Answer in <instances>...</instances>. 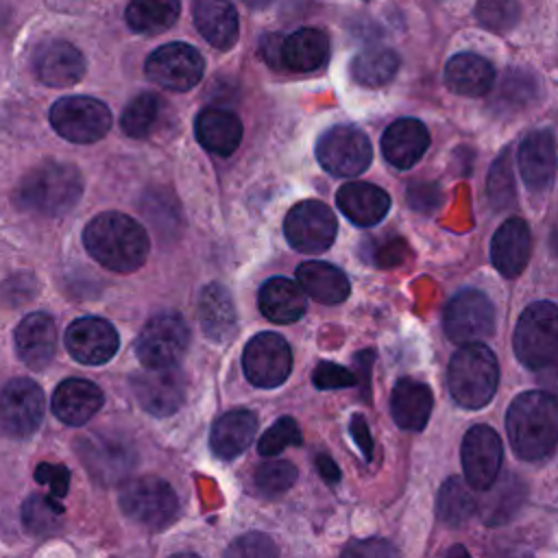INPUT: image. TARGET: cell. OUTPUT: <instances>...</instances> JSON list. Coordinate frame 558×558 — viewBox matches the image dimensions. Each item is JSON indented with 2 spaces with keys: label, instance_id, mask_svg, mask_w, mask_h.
Wrapping results in <instances>:
<instances>
[{
  "label": "cell",
  "instance_id": "bcb514c9",
  "mask_svg": "<svg viewBox=\"0 0 558 558\" xmlns=\"http://www.w3.org/2000/svg\"><path fill=\"white\" fill-rule=\"evenodd\" d=\"M312 381L316 388L320 390H333V388H349V386H355L357 377L340 366V364H333V362H320L314 373H312Z\"/></svg>",
  "mask_w": 558,
  "mask_h": 558
},
{
  "label": "cell",
  "instance_id": "30bf717a",
  "mask_svg": "<svg viewBox=\"0 0 558 558\" xmlns=\"http://www.w3.org/2000/svg\"><path fill=\"white\" fill-rule=\"evenodd\" d=\"M316 159L333 177H355L368 168L373 148L360 129L340 124L318 137Z\"/></svg>",
  "mask_w": 558,
  "mask_h": 558
},
{
  "label": "cell",
  "instance_id": "ffe728a7",
  "mask_svg": "<svg viewBox=\"0 0 558 558\" xmlns=\"http://www.w3.org/2000/svg\"><path fill=\"white\" fill-rule=\"evenodd\" d=\"M13 338L15 353L28 368L41 371L52 362L57 351V327L48 314L35 312L24 316L15 327Z\"/></svg>",
  "mask_w": 558,
  "mask_h": 558
},
{
  "label": "cell",
  "instance_id": "7bdbcfd3",
  "mask_svg": "<svg viewBox=\"0 0 558 558\" xmlns=\"http://www.w3.org/2000/svg\"><path fill=\"white\" fill-rule=\"evenodd\" d=\"M521 488L523 486H512L510 482L506 484V480L495 488V493L499 495L497 499L488 497L482 506V517L486 521V525H499L501 521L510 519V514L519 508L521 501Z\"/></svg>",
  "mask_w": 558,
  "mask_h": 558
},
{
  "label": "cell",
  "instance_id": "681fc988",
  "mask_svg": "<svg viewBox=\"0 0 558 558\" xmlns=\"http://www.w3.org/2000/svg\"><path fill=\"white\" fill-rule=\"evenodd\" d=\"M408 198H410V205L414 209L429 211V209H434L438 205L440 190L436 185H432V183H414L408 190Z\"/></svg>",
  "mask_w": 558,
  "mask_h": 558
},
{
  "label": "cell",
  "instance_id": "ba28073f",
  "mask_svg": "<svg viewBox=\"0 0 558 558\" xmlns=\"http://www.w3.org/2000/svg\"><path fill=\"white\" fill-rule=\"evenodd\" d=\"M50 124L68 142L92 144L109 133L111 113L92 96H65L52 105Z\"/></svg>",
  "mask_w": 558,
  "mask_h": 558
},
{
  "label": "cell",
  "instance_id": "7dc6e473",
  "mask_svg": "<svg viewBox=\"0 0 558 558\" xmlns=\"http://www.w3.org/2000/svg\"><path fill=\"white\" fill-rule=\"evenodd\" d=\"M340 558H401L397 547L381 538H364L344 547Z\"/></svg>",
  "mask_w": 558,
  "mask_h": 558
},
{
  "label": "cell",
  "instance_id": "8992f818",
  "mask_svg": "<svg viewBox=\"0 0 558 558\" xmlns=\"http://www.w3.org/2000/svg\"><path fill=\"white\" fill-rule=\"evenodd\" d=\"M120 508L131 521L148 530H161L177 519L179 497L168 482L142 475L122 486Z\"/></svg>",
  "mask_w": 558,
  "mask_h": 558
},
{
  "label": "cell",
  "instance_id": "60d3db41",
  "mask_svg": "<svg viewBox=\"0 0 558 558\" xmlns=\"http://www.w3.org/2000/svg\"><path fill=\"white\" fill-rule=\"evenodd\" d=\"M303 442L299 423L292 416H281L272 427L264 432V436L257 442V451L266 458L279 456L286 447H299Z\"/></svg>",
  "mask_w": 558,
  "mask_h": 558
},
{
  "label": "cell",
  "instance_id": "2e32d148",
  "mask_svg": "<svg viewBox=\"0 0 558 558\" xmlns=\"http://www.w3.org/2000/svg\"><path fill=\"white\" fill-rule=\"evenodd\" d=\"M464 480L475 490H488L501 469L504 445L499 434L488 425L471 427L462 438Z\"/></svg>",
  "mask_w": 558,
  "mask_h": 558
},
{
  "label": "cell",
  "instance_id": "6da1fadb",
  "mask_svg": "<svg viewBox=\"0 0 558 558\" xmlns=\"http://www.w3.org/2000/svg\"><path fill=\"white\" fill-rule=\"evenodd\" d=\"M87 253L109 270L133 272L148 257V233L131 216L120 211H102L83 229Z\"/></svg>",
  "mask_w": 558,
  "mask_h": 558
},
{
  "label": "cell",
  "instance_id": "3957f363",
  "mask_svg": "<svg viewBox=\"0 0 558 558\" xmlns=\"http://www.w3.org/2000/svg\"><path fill=\"white\" fill-rule=\"evenodd\" d=\"M83 181L72 163L46 161L33 168L20 183L17 198L24 209L57 218L68 214L81 198Z\"/></svg>",
  "mask_w": 558,
  "mask_h": 558
},
{
  "label": "cell",
  "instance_id": "cb8c5ba5",
  "mask_svg": "<svg viewBox=\"0 0 558 558\" xmlns=\"http://www.w3.org/2000/svg\"><path fill=\"white\" fill-rule=\"evenodd\" d=\"M102 390L89 379H65L52 395L54 416L72 427L87 423L102 408Z\"/></svg>",
  "mask_w": 558,
  "mask_h": 558
},
{
  "label": "cell",
  "instance_id": "5b68a950",
  "mask_svg": "<svg viewBox=\"0 0 558 558\" xmlns=\"http://www.w3.org/2000/svg\"><path fill=\"white\" fill-rule=\"evenodd\" d=\"M514 353L523 366L538 371L558 355V305L536 301L523 310L514 327Z\"/></svg>",
  "mask_w": 558,
  "mask_h": 558
},
{
  "label": "cell",
  "instance_id": "b9f144b4",
  "mask_svg": "<svg viewBox=\"0 0 558 558\" xmlns=\"http://www.w3.org/2000/svg\"><path fill=\"white\" fill-rule=\"evenodd\" d=\"M296 482V466L288 460H268L255 469V486L266 495L286 493Z\"/></svg>",
  "mask_w": 558,
  "mask_h": 558
},
{
  "label": "cell",
  "instance_id": "f1b7e54d",
  "mask_svg": "<svg viewBox=\"0 0 558 558\" xmlns=\"http://www.w3.org/2000/svg\"><path fill=\"white\" fill-rule=\"evenodd\" d=\"M495 81V68L488 59L473 54V52H460L453 54L447 61L445 68V83L451 92L460 96H484L493 87Z\"/></svg>",
  "mask_w": 558,
  "mask_h": 558
},
{
  "label": "cell",
  "instance_id": "603a6c76",
  "mask_svg": "<svg viewBox=\"0 0 558 558\" xmlns=\"http://www.w3.org/2000/svg\"><path fill=\"white\" fill-rule=\"evenodd\" d=\"M427 146H429V133L425 124L414 118H401L392 122L381 135L384 159L399 170H408L414 163H418Z\"/></svg>",
  "mask_w": 558,
  "mask_h": 558
},
{
  "label": "cell",
  "instance_id": "4316f807",
  "mask_svg": "<svg viewBox=\"0 0 558 558\" xmlns=\"http://www.w3.org/2000/svg\"><path fill=\"white\" fill-rule=\"evenodd\" d=\"M257 432V416L251 410H231L218 416L211 425L209 447L222 460L238 458Z\"/></svg>",
  "mask_w": 558,
  "mask_h": 558
},
{
  "label": "cell",
  "instance_id": "d590c367",
  "mask_svg": "<svg viewBox=\"0 0 558 558\" xmlns=\"http://www.w3.org/2000/svg\"><path fill=\"white\" fill-rule=\"evenodd\" d=\"M399 70V54L390 48H366L351 61V76L364 87L386 85Z\"/></svg>",
  "mask_w": 558,
  "mask_h": 558
},
{
  "label": "cell",
  "instance_id": "4fadbf2b",
  "mask_svg": "<svg viewBox=\"0 0 558 558\" xmlns=\"http://www.w3.org/2000/svg\"><path fill=\"white\" fill-rule=\"evenodd\" d=\"M338 222L333 211L320 201L296 203L283 220V233L292 248L301 253H323L333 244Z\"/></svg>",
  "mask_w": 558,
  "mask_h": 558
},
{
  "label": "cell",
  "instance_id": "816d5d0a",
  "mask_svg": "<svg viewBox=\"0 0 558 558\" xmlns=\"http://www.w3.org/2000/svg\"><path fill=\"white\" fill-rule=\"evenodd\" d=\"M543 392H549L551 397H558V355L554 360H549L545 366H541L538 371H534Z\"/></svg>",
  "mask_w": 558,
  "mask_h": 558
},
{
  "label": "cell",
  "instance_id": "f35d334b",
  "mask_svg": "<svg viewBox=\"0 0 558 558\" xmlns=\"http://www.w3.org/2000/svg\"><path fill=\"white\" fill-rule=\"evenodd\" d=\"M63 508L52 495H31L22 506V523L31 534L44 536L59 527Z\"/></svg>",
  "mask_w": 558,
  "mask_h": 558
},
{
  "label": "cell",
  "instance_id": "e575fe53",
  "mask_svg": "<svg viewBox=\"0 0 558 558\" xmlns=\"http://www.w3.org/2000/svg\"><path fill=\"white\" fill-rule=\"evenodd\" d=\"M179 11V0H131L126 7V24L135 33L159 35L177 22Z\"/></svg>",
  "mask_w": 558,
  "mask_h": 558
},
{
  "label": "cell",
  "instance_id": "f907efd6",
  "mask_svg": "<svg viewBox=\"0 0 558 558\" xmlns=\"http://www.w3.org/2000/svg\"><path fill=\"white\" fill-rule=\"evenodd\" d=\"M349 429H351V436H353V440L357 442L360 451L364 453V458L371 460V456H373V438H371V432H368V425H366L364 416H362V414H355V416L351 418Z\"/></svg>",
  "mask_w": 558,
  "mask_h": 558
},
{
  "label": "cell",
  "instance_id": "5bb4252c",
  "mask_svg": "<svg viewBox=\"0 0 558 558\" xmlns=\"http://www.w3.org/2000/svg\"><path fill=\"white\" fill-rule=\"evenodd\" d=\"M242 368L246 379L257 388L281 386L292 371L290 344L272 331L253 336L242 353Z\"/></svg>",
  "mask_w": 558,
  "mask_h": 558
},
{
  "label": "cell",
  "instance_id": "4dcf8cb0",
  "mask_svg": "<svg viewBox=\"0 0 558 558\" xmlns=\"http://www.w3.org/2000/svg\"><path fill=\"white\" fill-rule=\"evenodd\" d=\"M194 24L198 33L220 50H229L240 33L238 13L229 0L194 2Z\"/></svg>",
  "mask_w": 558,
  "mask_h": 558
},
{
  "label": "cell",
  "instance_id": "7a4b0ae2",
  "mask_svg": "<svg viewBox=\"0 0 558 558\" xmlns=\"http://www.w3.org/2000/svg\"><path fill=\"white\" fill-rule=\"evenodd\" d=\"M506 432L510 447L523 460H541L558 447V399L543 390H530L508 408Z\"/></svg>",
  "mask_w": 558,
  "mask_h": 558
},
{
  "label": "cell",
  "instance_id": "836d02e7",
  "mask_svg": "<svg viewBox=\"0 0 558 558\" xmlns=\"http://www.w3.org/2000/svg\"><path fill=\"white\" fill-rule=\"evenodd\" d=\"M296 279L305 294H310L314 301L325 303V305L342 303L351 292L347 275L327 262L301 264L296 268Z\"/></svg>",
  "mask_w": 558,
  "mask_h": 558
},
{
  "label": "cell",
  "instance_id": "d4e9b609",
  "mask_svg": "<svg viewBox=\"0 0 558 558\" xmlns=\"http://www.w3.org/2000/svg\"><path fill=\"white\" fill-rule=\"evenodd\" d=\"M336 203L340 211L357 227L377 225L390 209L388 192L366 181L344 183L336 194Z\"/></svg>",
  "mask_w": 558,
  "mask_h": 558
},
{
  "label": "cell",
  "instance_id": "d6a6232c",
  "mask_svg": "<svg viewBox=\"0 0 558 558\" xmlns=\"http://www.w3.org/2000/svg\"><path fill=\"white\" fill-rule=\"evenodd\" d=\"M198 320L211 342H227L235 333V307L220 283H209L198 296Z\"/></svg>",
  "mask_w": 558,
  "mask_h": 558
},
{
  "label": "cell",
  "instance_id": "db71d44e",
  "mask_svg": "<svg viewBox=\"0 0 558 558\" xmlns=\"http://www.w3.org/2000/svg\"><path fill=\"white\" fill-rule=\"evenodd\" d=\"M445 558H471V556H469V551H466L462 545H453V547L445 554Z\"/></svg>",
  "mask_w": 558,
  "mask_h": 558
},
{
  "label": "cell",
  "instance_id": "277c9868",
  "mask_svg": "<svg viewBox=\"0 0 558 558\" xmlns=\"http://www.w3.org/2000/svg\"><path fill=\"white\" fill-rule=\"evenodd\" d=\"M449 392L469 410L484 408L497 390L499 364L484 342L462 344L449 360Z\"/></svg>",
  "mask_w": 558,
  "mask_h": 558
},
{
  "label": "cell",
  "instance_id": "c3c4849f",
  "mask_svg": "<svg viewBox=\"0 0 558 558\" xmlns=\"http://www.w3.org/2000/svg\"><path fill=\"white\" fill-rule=\"evenodd\" d=\"M35 480L44 486H48L50 495L61 499L65 493H68V486H70V473L63 464H50V462H44L37 466L35 471Z\"/></svg>",
  "mask_w": 558,
  "mask_h": 558
},
{
  "label": "cell",
  "instance_id": "83f0119b",
  "mask_svg": "<svg viewBox=\"0 0 558 558\" xmlns=\"http://www.w3.org/2000/svg\"><path fill=\"white\" fill-rule=\"evenodd\" d=\"M196 140L203 148H207L214 155H231L242 140V122L235 113L220 109V107H207L196 116L194 122Z\"/></svg>",
  "mask_w": 558,
  "mask_h": 558
},
{
  "label": "cell",
  "instance_id": "ac0fdd59",
  "mask_svg": "<svg viewBox=\"0 0 558 558\" xmlns=\"http://www.w3.org/2000/svg\"><path fill=\"white\" fill-rule=\"evenodd\" d=\"M131 390L137 403L155 414L170 416L174 414L185 399L183 375L177 366L172 368H144L131 377Z\"/></svg>",
  "mask_w": 558,
  "mask_h": 558
},
{
  "label": "cell",
  "instance_id": "ee69618b",
  "mask_svg": "<svg viewBox=\"0 0 558 558\" xmlns=\"http://www.w3.org/2000/svg\"><path fill=\"white\" fill-rule=\"evenodd\" d=\"M275 541L264 532H246L238 536L225 551L222 558H277Z\"/></svg>",
  "mask_w": 558,
  "mask_h": 558
},
{
  "label": "cell",
  "instance_id": "8fae6325",
  "mask_svg": "<svg viewBox=\"0 0 558 558\" xmlns=\"http://www.w3.org/2000/svg\"><path fill=\"white\" fill-rule=\"evenodd\" d=\"M144 72L153 83L163 89L187 92L203 78L205 61L194 46L183 41H170L148 54Z\"/></svg>",
  "mask_w": 558,
  "mask_h": 558
},
{
  "label": "cell",
  "instance_id": "52a82bcc",
  "mask_svg": "<svg viewBox=\"0 0 558 558\" xmlns=\"http://www.w3.org/2000/svg\"><path fill=\"white\" fill-rule=\"evenodd\" d=\"M187 323L174 312H161L142 327L135 340V353L144 368H172L187 351Z\"/></svg>",
  "mask_w": 558,
  "mask_h": 558
},
{
  "label": "cell",
  "instance_id": "74e56055",
  "mask_svg": "<svg viewBox=\"0 0 558 558\" xmlns=\"http://www.w3.org/2000/svg\"><path fill=\"white\" fill-rule=\"evenodd\" d=\"M159 118V98L142 92L126 102L120 116V126L129 137H146Z\"/></svg>",
  "mask_w": 558,
  "mask_h": 558
},
{
  "label": "cell",
  "instance_id": "9c48e42d",
  "mask_svg": "<svg viewBox=\"0 0 558 558\" xmlns=\"http://www.w3.org/2000/svg\"><path fill=\"white\" fill-rule=\"evenodd\" d=\"M442 327L447 338L458 344L480 342L495 331V307L484 292L464 288L449 299Z\"/></svg>",
  "mask_w": 558,
  "mask_h": 558
},
{
  "label": "cell",
  "instance_id": "9a60e30c",
  "mask_svg": "<svg viewBox=\"0 0 558 558\" xmlns=\"http://www.w3.org/2000/svg\"><path fill=\"white\" fill-rule=\"evenodd\" d=\"M76 451L89 477L102 486L122 482L135 464L133 447L118 436L89 434L76 442Z\"/></svg>",
  "mask_w": 558,
  "mask_h": 558
},
{
  "label": "cell",
  "instance_id": "ab89813d",
  "mask_svg": "<svg viewBox=\"0 0 558 558\" xmlns=\"http://www.w3.org/2000/svg\"><path fill=\"white\" fill-rule=\"evenodd\" d=\"M475 17L493 33H506L517 26L521 17L519 0H477Z\"/></svg>",
  "mask_w": 558,
  "mask_h": 558
},
{
  "label": "cell",
  "instance_id": "e0dca14e",
  "mask_svg": "<svg viewBox=\"0 0 558 558\" xmlns=\"http://www.w3.org/2000/svg\"><path fill=\"white\" fill-rule=\"evenodd\" d=\"M68 353L89 366H98L109 362L118 351V331L116 327L98 316H83L70 323L63 336Z\"/></svg>",
  "mask_w": 558,
  "mask_h": 558
},
{
  "label": "cell",
  "instance_id": "11a10c76",
  "mask_svg": "<svg viewBox=\"0 0 558 558\" xmlns=\"http://www.w3.org/2000/svg\"><path fill=\"white\" fill-rule=\"evenodd\" d=\"M170 558H198L196 554H174V556H170Z\"/></svg>",
  "mask_w": 558,
  "mask_h": 558
},
{
  "label": "cell",
  "instance_id": "7c38bea8",
  "mask_svg": "<svg viewBox=\"0 0 558 558\" xmlns=\"http://www.w3.org/2000/svg\"><path fill=\"white\" fill-rule=\"evenodd\" d=\"M44 418V392L39 384L15 377L0 390V429L9 438H28Z\"/></svg>",
  "mask_w": 558,
  "mask_h": 558
},
{
  "label": "cell",
  "instance_id": "484cf974",
  "mask_svg": "<svg viewBox=\"0 0 558 558\" xmlns=\"http://www.w3.org/2000/svg\"><path fill=\"white\" fill-rule=\"evenodd\" d=\"M434 395L427 384L403 377L395 384L390 395V414L401 429L418 432L427 425L432 414Z\"/></svg>",
  "mask_w": 558,
  "mask_h": 558
},
{
  "label": "cell",
  "instance_id": "8d00e7d4",
  "mask_svg": "<svg viewBox=\"0 0 558 558\" xmlns=\"http://www.w3.org/2000/svg\"><path fill=\"white\" fill-rule=\"evenodd\" d=\"M475 508H477V501L471 495V486L460 477H449L440 486L438 499H436V512H438V519L445 521L447 525L466 523L475 512Z\"/></svg>",
  "mask_w": 558,
  "mask_h": 558
},
{
  "label": "cell",
  "instance_id": "f6af8a7d",
  "mask_svg": "<svg viewBox=\"0 0 558 558\" xmlns=\"http://www.w3.org/2000/svg\"><path fill=\"white\" fill-rule=\"evenodd\" d=\"M488 198L495 203L497 209L510 205L512 201V174H510V155L508 150L497 157L493 163V170L488 174V185H486Z\"/></svg>",
  "mask_w": 558,
  "mask_h": 558
},
{
  "label": "cell",
  "instance_id": "d6986e66",
  "mask_svg": "<svg viewBox=\"0 0 558 558\" xmlns=\"http://www.w3.org/2000/svg\"><path fill=\"white\" fill-rule=\"evenodd\" d=\"M558 166L556 137L547 129L527 133L519 146V172L527 190L543 192L551 185Z\"/></svg>",
  "mask_w": 558,
  "mask_h": 558
},
{
  "label": "cell",
  "instance_id": "1f68e13d",
  "mask_svg": "<svg viewBox=\"0 0 558 558\" xmlns=\"http://www.w3.org/2000/svg\"><path fill=\"white\" fill-rule=\"evenodd\" d=\"M329 59V39L318 28H299L281 41V65L292 72H314Z\"/></svg>",
  "mask_w": 558,
  "mask_h": 558
},
{
  "label": "cell",
  "instance_id": "f546056e",
  "mask_svg": "<svg viewBox=\"0 0 558 558\" xmlns=\"http://www.w3.org/2000/svg\"><path fill=\"white\" fill-rule=\"evenodd\" d=\"M259 310L262 314L279 325H288L299 320L305 310H307V301H305V292L299 283L286 279V277H272L268 279L262 290H259Z\"/></svg>",
  "mask_w": 558,
  "mask_h": 558
},
{
  "label": "cell",
  "instance_id": "44dd1931",
  "mask_svg": "<svg viewBox=\"0 0 558 558\" xmlns=\"http://www.w3.org/2000/svg\"><path fill=\"white\" fill-rule=\"evenodd\" d=\"M33 70L37 78L50 87H68L83 78L85 59L68 41L41 44L33 54Z\"/></svg>",
  "mask_w": 558,
  "mask_h": 558
},
{
  "label": "cell",
  "instance_id": "7402d4cb",
  "mask_svg": "<svg viewBox=\"0 0 558 558\" xmlns=\"http://www.w3.org/2000/svg\"><path fill=\"white\" fill-rule=\"evenodd\" d=\"M532 253V233L525 220L508 218L490 240L493 266L508 279L521 275Z\"/></svg>",
  "mask_w": 558,
  "mask_h": 558
},
{
  "label": "cell",
  "instance_id": "f5cc1de1",
  "mask_svg": "<svg viewBox=\"0 0 558 558\" xmlns=\"http://www.w3.org/2000/svg\"><path fill=\"white\" fill-rule=\"evenodd\" d=\"M316 466H318V471H320L325 482L336 484L340 480V469H338V464L327 453H318L316 456Z\"/></svg>",
  "mask_w": 558,
  "mask_h": 558
}]
</instances>
